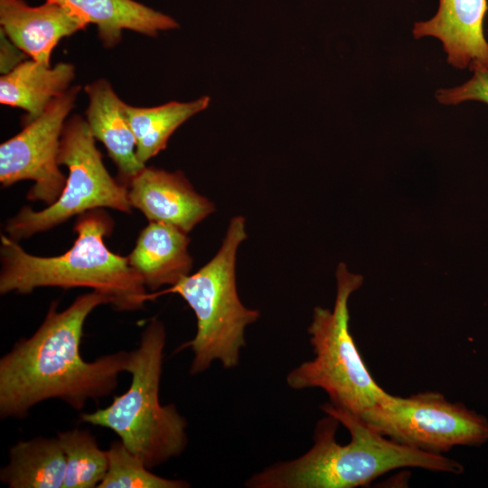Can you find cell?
<instances>
[{
	"label": "cell",
	"mask_w": 488,
	"mask_h": 488,
	"mask_svg": "<svg viewBox=\"0 0 488 488\" xmlns=\"http://www.w3.org/2000/svg\"><path fill=\"white\" fill-rule=\"evenodd\" d=\"M327 415L317 422L314 445L303 455L276 463L254 474L249 488H354L402 467L461 474L463 465L441 454L396 442L359 416L334 406H321Z\"/></svg>",
	"instance_id": "7a4b0ae2"
},
{
	"label": "cell",
	"mask_w": 488,
	"mask_h": 488,
	"mask_svg": "<svg viewBox=\"0 0 488 488\" xmlns=\"http://www.w3.org/2000/svg\"><path fill=\"white\" fill-rule=\"evenodd\" d=\"M127 187L131 206L149 221L167 223L186 233L215 211L180 171L145 166Z\"/></svg>",
	"instance_id": "30bf717a"
},
{
	"label": "cell",
	"mask_w": 488,
	"mask_h": 488,
	"mask_svg": "<svg viewBox=\"0 0 488 488\" xmlns=\"http://www.w3.org/2000/svg\"><path fill=\"white\" fill-rule=\"evenodd\" d=\"M57 438L66 458L62 488L98 487L108 471L107 450H102L96 438L84 429L60 432Z\"/></svg>",
	"instance_id": "d6986e66"
},
{
	"label": "cell",
	"mask_w": 488,
	"mask_h": 488,
	"mask_svg": "<svg viewBox=\"0 0 488 488\" xmlns=\"http://www.w3.org/2000/svg\"><path fill=\"white\" fill-rule=\"evenodd\" d=\"M8 458L0 480L9 488H62L66 458L57 437L18 441Z\"/></svg>",
	"instance_id": "e0dca14e"
},
{
	"label": "cell",
	"mask_w": 488,
	"mask_h": 488,
	"mask_svg": "<svg viewBox=\"0 0 488 488\" xmlns=\"http://www.w3.org/2000/svg\"><path fill=\"white\" fill-rule=\"evenodd\" d=\"M436 99L444 105H457L472 100L488 105V69L473 71L472 78L460 86L438 89Z\"/></svg>",
	"instance_id": "44dd1931"
},
{
	"label": "cell",
	"mask_w": 488,
	"mask_h": 488,
	"mask_svg": "<svg viewBox=\"0 0 488 488\" xmlns=\"http://www.w3.org/2000/svg\"><path fill=\"white\" fill-rule=\"evenodd\" d=\"M165 342L164 324L152 319L130 352L127 390L108 407L80 417L81 422L112 430L149 469L181 455L188 443L186 419L174 404L159 400Z\"/></svg>",
	"instance_id": "277c9868"
},
{
	"label": "cell",
	"mask_w": 488,
	"mask_h": 488,
	"mask_svg": "<svg viewBox=\"0 0 488 488\" xmlns=\"http://www.w3.org/2000/svg\"><path fill=\"white\" fill-rule=\"evenodd\" d=\"M27 55L0 29V71L8 73L24 61Z\"/></svg>",
	"instance_id": "7402d4cb"
},
{
	"label": "cell",
	"mask_w": 488,
	"mask_h": 488,
	"mask_svg": "<svg viewBox=\"0 0 488 488\" xmlns=\"http://www.w3.org/2000/svg\"><path fill=\"white\" fill-rule=\"evenodd\" d=\"M487 0H439L436 14L414 24L415 39H438L453 67L472 71L488 69V42L484 36Z\"/></svg>",
	"instance_id": "8fae6325"
},
{
	"label": "cell",
	"mask_w": 488,
	"mask_h": 488,
	"mask_svg": "<svg viewBox=\"0 0 488 488\" xmlns=\"http://www.w3.org/2000/svg\"><path fill=\"white\" fill-rule=\"evenodd\" d=\"M84 89L89 98L86 120L90 132L105 145L120 182L128 186L145 164L136 156V139L126 115V103L104 79L88 84Z\"/></svg>",
	"instance_id": "4fadbf2b"
},
{
	"label": "cell",
	"mask_w": 488,
	"mask_h": 488,
	"mask_svg": "<svg viewBox=\"0 0 488 488\" xmlns=\"http://www.w3.org/2000/svg\"><path fill=\"white\" fill-rule=\"evenodd\" d=\"M64 5L89 23L97 26L105 48H113L122 39L124 30L155 37L162 31L177 28L171 16L136 0H45Z\"/></svg>",
	"instance_id": "9a60e30c"
},
{
	"label": "cell",
	"mask_w": 488,
	"mask_h": 488,
	"mask_svg": "<svg viewBox=\"0 0 488 488\" xmlns=\"http://www.w3.org/2000/svg\"><path fill=\"white\" fill-rule=\"evenodd\" d=\"M383 436L425 452L441 454L456 446L488 441V419L438 392L407 398L389 395L359 416Z\"/></svg>",
	"instance_id": "ba28073f"
},
{
	"label": "cell",
	"mask_w": 488,
	"mask_h": 488,
	"mask_svg": "<svg viewBox=\"0 0 488 488\" xmlns=\"http://www.w3.org/2000/svg\"><path fill=\"white\" fill-rule=\"evenodd\" d=\"M113 221L103 209L78 216L72 247L55 257L24 251L17 241L1 235L0 293L29 294L38 287H89L111 300L119 311L141 309L150 294L130 267L127 257L113 253L105 243Z\"/></svg>",
	"instance_id": "3957f363"
},
{
	"label": "cell",
	"mask_w": 488,
	"mask_h": 488,
	"mask_svg": "<svg viewBox=\"0 0 488 488\" xmlns=\"http://www.w3.org/2000/svg\"><path fill=\"white\" fill-rule=\"evenodd\" d=\"M1 30L31 59L50 65L53 49L64 37L89 23L70 7L53 1L30 6L23 0H0Z\"/></svg>",
	"instance_id": "7c38bea8"
},
{
	"label": "cell",
	"mask_w": 488,
	"mask_h": 488,
	"mask_svg": "<svg viewBox=\"0 0 488 488\" xmlns=\"http://www.w3.org/2000/svg\"><path fill=\"white\" fill-rule=\"evenodd\" d=\"M80 90V86L70 88L41 116L1 144L0 182L4 187L30 180L33 184L28 200L47 205L57 201L66 183L58 163L61 136Z\"/></svg>",
	"instance_id": "9c48e42d"
},
{
	"label": "cell",
	"mask_w": 488,
	"mask_h": 488,
	"mask_svg": "<svg viewBox=\"0 0 488 488\" xmlns=\"http://www.w3.org/2000/svg\"><path fill=\"white\" fill-rule=\"evenodd\" d=\"M189 243L187 233L177 227L149 221L141 230L127 260L150 290L167 285L172 286L192 269Z\"/></svg>",
	"instance_id": "5bb4252c"
},
{
	"label": "cell",
	"mask_w": 488,
	"mask_h": 488,
	"mask_svg": "<svg viewBox=\"0 0 488 488\" xmlns=\"http://www.w3.org/2000/svg\"><path fill=\"white\" fill-rule=\"evenodd\" d=\"M75 68L69 62L54 67L33 59L24 61L0 78V103L19 108L27 115L25 124L41 116L53 99L70 88Z\"/></svg>",
	"instance_id": "2e32d148"
},
{
	"label": "cell",
	"mask_w": 488,
	"mask_h": 488,
	"mask_svg": "<svg viewBox=\"0 0 488 488\" xmlns=\"http://www.w3.org/2000/svg\"><path fill=\"white\" fill-rule=\"evenodd\" d=\"M95 140L80 116L74 115L65 122L58 155L59 164L69 171L65 186L57 201L43 210L23 207L5 224L9 238L15 241L26 239L96 209L130 212L127 186L111 177Z\"/></svg>",
	"instance_id": "52a82bcc"
},
{
	"label": "cell",
	"mask_w": 488,
	"mask_h": 488,
	"mask_svg": "<svg viewBox=\"0 0 488 488\" xmlns=\"http://www.w3.org/2000/svg\"><path fill=\"white\" fill-rule=\"evenodd\" d=\"M246 238L245 218L232 217L221 248L207 264L169 288L150 293L151 300L178 294L194 312L195 336L182 346L193 353L192 375L208 370L215 361L224 369L235 368L246 345L245 330L259 318V311L246 307L237 290V251Z\"/></svg>",
	"instance_id": "5b68a950"
},
{
	"label": "cell",
	"mask_w": 488,
	"mask_h": 488,
	"mask_svg": "<svg viewBox=\"0 0 488 488\" xmlns=\"http://www.w3.org/2000/svg\"><path fill=\"white\" fill-rule=\"evenodd\" d=\"M106 295L91 291L78 296L61 312L52 302L34 333L15 343L0 359L1 418H24L38 403L58 399L75 410L89 399L108 396L119 373L127 371L130 352H117L85 361L80 346L88 315Z\"/></svg>",
	"instance_id": "6da1fadb"
},
{
	"label": "cell",
	"mask_w": 488,
	"mask_h": 488,
	"mask_svg": "<svg viewBox=\"0 0 488 488\" xmlns=\"http://www.w3.org/2000/svg\"><path fill=\"white\" fill-rule=\"evenodd\" d=\"M362 281L345 264L338 265L333 308L315 307L308 327L314 357L290 371L286 378L293 389H322L332 404L357 416L389 395L373 380L349 329V298Z\"/></svg>",
	"instance_id": "8992f818"
},
{
	"label": "cell",
	"mask_w": 488,
	"mask_h": 488,
	"mask_svg": "<svg viewBox=\"0 0 488 488\" xmlns=\"http://www.w3.org/2000/svg\"><path fill=\"white\" fill-rule=\"evenodd\" d=\"M211 102L203 96L188 102L171 101L151 108L126 103L125 110L136 139V156L145 163L166 147L173 133L192 116L206 109Z\"/></svg>",
	"instance_id": "ac0fdd59"
},
{
	"label": "cell",
	"mask_w": 488,
	"mask_h": 488,
	"mask_svg": "<svg viewBox=\"0 0 488 488\" xmlns=\"http://www.w3.org/2000/svg\"><path fill=\"white\" fill-rule=\"evenodd\" d=\"M108 471L98 488H186L189 483L161 477L119 440L110 443Z\"/></svg>",
	"instance_id": "ffe728a7"
}]
</instances>
